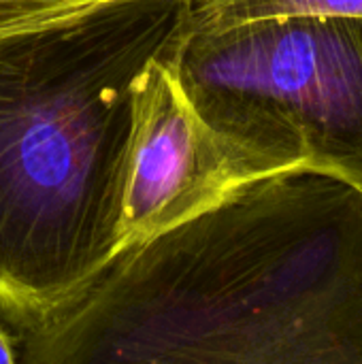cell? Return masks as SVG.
<instances>
[{"mask_svg": "<svg viewBox=\"0 0 362 364\" xmlns=\"http://www.w3.org/2000/svg\"><path fill=\"white\" fill-rule=\"evenodd\" d=\"M11 331L19 364H362V190L260 179Z\"/></svg>", "mask_w": 362, "mask_h": 364, "instance_id": "cell-1", "label": "cell"}, {"mask_svg": "<svg viewBox=\"0 0 362 364\" xmlns=\"http://www.w3.org/2000/svg\"><path fill=\"white\" fill-rule=\"evenodd\" d=\"M188 0H0V318L41 320L117 254L130 94Z\"/></svg>", "mask_w": 362, "mask_h": 364, "instance_id": "cell-2", "label": "cell"}, {"mask_svg": "<svg viewBox=\"0 0 362 364\" xmlns=\"http://www.w3.org/2000/svg\"><path fill=\"white\" fill-rule=\"evenodd\" d=\"M175 51L213 126L362 190V19L254 21L179 38Z\"/></svg>", "mask_w": 362, "mask_h": 364, "instance_id": "cell-3", "label": "cell"}, {"mask_svg": "<svg viewBox=\"0 0 362 364\" xmlns=\"http://www.w3.org/2000/svg\"><path fill=\"white\" fill-rule=\"evenodd\" d=\"M175 47L151 58L132 83L117 254L220 207L260 179L297 171L198 111Z\"/></svg>", "mask_w": 362, "mask_h": 364, "instance_id": "cell-4", "label": "cell"}, {"mask_svg": "<svg viewBox=\"0 0 362 364\" xmlns=\"http://www.w3.org/2000/svg\"><path fill=\"white\" fill-rule=\"evenodd\" d=\"M292 17L362 19V0H188L179 38Z\"/></svg>", "mask_w": 362, "mask_h": 364, "instance_id": "cell-5", "label": "cell"}, {"mask_svg": "<svg viewBox=\"0 0 362 364\" xmlns=\"http://www.w3.org/2000/svg\"><path fill=\"white\" fill-rule=\"evenodd\" d=\"M0 364H19L17 363V346L15 335L4 326V320L0 318Z\"/></svg>", "mask_w": 362, "mask_h": 364, "instance_id": "cell-6", "label": "cell"}]
</instances>
